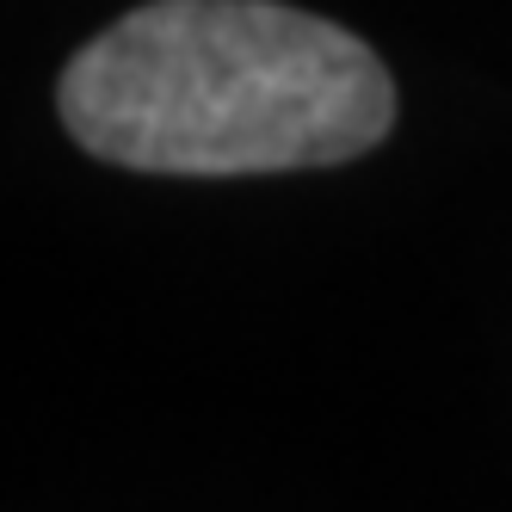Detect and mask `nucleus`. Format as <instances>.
Segmentation results:
<instances>
[{
    "mask_svg": "<svg viewBox=\"0 0 512 512\" xmlns=\"http://www.w3.org/2000/svg\"><path fill=\"white\" fill-rule=\"evenodd\" d=\"M56 112L112 167L241 179L371 155L395 81L364 38L284 0H149L68 56Z\"/></svg>",
    "mask_w": 512,
    "mask_h": 512,
    "instance_id": "obj_1",
    "label": "nucleus"
}]
</instances>
